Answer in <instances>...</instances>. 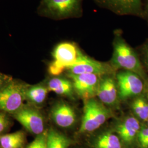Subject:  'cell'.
<instances>
[{"label": "cell", "instance_id": "1", "mask_svg": "<svg viewBox=\"0 0 148 148\" xmlns=\"http://www.w3.org/2000/svg\"><path fill=\"white\" fill-rule=\"evenodd\" d=\"M114 51L111 65L115 69H123L137 74L144 78L145 74L137 54L127 43L122 36L120 30L114 32Z\"/></svg>", "mask_w": 148, "mask_h": 148}, {"label": "cell", "instance_id": "2", "mask_svg": "<svg viewBox=\"0 0 148 148\" xmlns=\"http://www.w3.org/2000/svg\"><path fill=\"white\" fill-rule=\"evenodd\" d=\"M84 56L75 43H60L53 51L54 60L49 65L48 71L52 75H59L65 69L77 63Z\"/></svg>", "mask_w": 148, "mask_h": 148}, {"label": "cell", "instance_id": "3", "mask_svg": "<svg viewBox=\"0 0 148 148\" xmlns=\"http://www.w3.org/2000/svg\"><path fill=\"white\" fill-rule=\"evenodd\" d=\"M111 115V112L101 101L94 98L86 100L79 133L95 131L102 126Z\"/></svg>", "mask_w": 148, "mask_h": 148}, {"label": "cell", "instance_id": "4", "mask_svg": "<svg viewBox=\"0 0 148 148\" xmlns=\"http://www.w3.org/2000/svg\"><path fill=\"white\" fill-rule=\"evenodd\" d=\"M27 86L10 81L0 90V112L13 114L23 106Z\"/></svg>", "mask_w": 148, "mask_h": 148}, {"label": "cell", "instance_id": "5", "mask_svg": "<svg viewBox=\"0 0 148 148\" xmlns=\"http://www.w3.org/2000/svg\"><path fill=\"white\" fill-rule=\"evenodd\" d=\"M83 0H42L46 13L57 19L79 17L82 13Z\"/></svg>", "mask_w": 148, "mask_h": 148}, {"label": "cell", "instance_id": "6", "mask_svg": "<svg viewBox=\"0 0 148 148\" xmlns=\"http://www.w3.org/2000/svg\"><path fill=\"white\" fill-rule=\"evenodd\" d=\"M12 115L15 119L32 134L38 136L45 132L43 117L41 112L35 108L23 106Z\"/></svg>", "mask_w": 148, "mask_h": 148}, {"label": "cell", "instance_id": "7", "mask_svg": "<svg viewBox=\"0 0 148 148\" xmlns=\"http://www.w3.org/2000/svg\"><path fill=\"white\" fill-rule=\"evenodd\" d=\"M116 80L119 96L122 100L139 95L143 90L141 77L131 71L124 70L119 73Z\"/></svg>", "mask_w": 148, "mask_h": 148}, {"label": "cell", "instance_id": "8", "mask_svg": "<svg viewBox=\"0 0 148 148\" xmlns=\"http://www.w3.org/2000/svg\"><path fill=\"white\" fill-rule=\"evenodd\" d=\"M101 7L120 16L144 17L143 0H95Z\"/></svg>", "mask_w": 148, "mask_h": 148}, {"label": "cell", "instance_id": "9", "mask_svg": "<svg viewBox=\"0 0 148 148\" xmlns=\"http://www.w3.org/2000/svg\"><path fill=\"white\" fill-rule=\"evenodd\" d=\"M67 70L71 75L95 74L100 76L111 75L114 71L111 64L95 60L86 55Z\"/></svg>", "mask_w": 148, "mask_h": 148}, {"label": "cell", "instance_id": "10", "mask_svg": "<svg viewBox=\"0 0 148 148\" xmlns=\"http://www.w3.org/2000/svg\"><path fill=\"white\" fill-rule=\"evenodd\" d=\"M69 76L72 79L74 90L81 98L87 100L97 95L100 76L95 74H69Z\"/></svg>", "mask_w": 148, "mask_h": 148}, {"label": "cell", "instance_id": "11", "mask_svg": "<svg viewBox=\"0 0 148 148\" xmlns=\"http://www.w3.org/2000/svg\"><path fill=\"white\" fill-rule=\"evenodd\" d=\"M118 88L117 83L110 75L103 76L97 90V96L103 104L112 105L116 103L117 99Z\"/></svg>", "mask_w": 148, "mask_h": 148}, {"label": "cell", "instance_id": "12", "mask_svg": "<svg viewBox=\"0 0 148 148\" xmlns=\"http://www.w3.org/2000/svg\"><path fill=\"white\" fill-rule=\"evenodd\" d=\"M51 116L57 125L63 128L71 127L76 121L74 109L64 102H59L53 106Z\"/></svg>", "mask_w": 148, "mask_h": 148}, {"label": "cell", "instance_id": "13", "mask_svg": "<svg viewBox=\"0 0 148 148\" xmlns=\"http://www.w3.org/2000/svg\"><path fill=\"white\" fill-rule=\"evenodd\" d=\"M140 130L139 122L136 118L133 116L125 119L117 125L116 128L119 138L126 144L132 143L137 136Z\"/></svg>", "mask_w": 148, "mask_h": 148}, {"label": "cell", "instance_id": "14", "mask_svg": "<svg viewBox=\"0 0 148 148\" xmlns=\"http://www.w3.org/2000/svg\"><path fill=\"white\" fill-rule=\"evenodd\" d=\"M50 91L59 95L73 98L74 88L73 82L62 77H54L51 79L48 84Z\"/></svg>", "mask_w": 148, "mask_h": 148}, {"label": "cell", "instance_id": "15", "mask_svg": "<svg viewBox=\"0 0 148 148\" xmlns=\"http://www.w3.org/2000/svg\"><path fill=\"white\" fill-rule=\"evenodd\" d=\"M25 142V135L23 131L0 135L2 148H23Z\"/></svg>", "mask_w": 148, "mask_h": 148}, {"label": "cell", "instance_id": "16", "mask_svg": "<svg viewBox=\"0 0 148 148\" xmlns=\"http://www.w3.org/2000/svg\"><path fill=\"white\" fill-rule=\"evenodd\" d=\"M48 88L43 85H37L27 87L25 95L27 99L34 104H40L45 101Z\"/></svg>", "mask_w": 148, "mask_h": 148}, {"label": "cell", "instance_id": "17", "mask_svg": "<svg viewBox=\"0 0 148 148\" xmlns=\"http://www.w3.org/2000/svg\"><path fill=\"white\" fill-rule=\"evenodd\" d=\"M94 147L95 148H122V144L118 136L111 132H105L96 139Z\"/></svg>", "mask_w": 148, "mask_h": 148}, {"label": "cell", "instance_id": "18", "mask_svg": "<svg viewBox=\"0 0 148 148\" xmlns=\"http://www.w3.org/2000/svg\"><path fill=\"white\" fill-rule=\"evenodd\" d=\"M70 140L57 131L51 129L47 132V148H68Z\"/></svg>", "mask_w": 148, "mask_h": 148}, {"label": "cell", "instance_id": "19", "mask_svg": "<svg viewBox=\"0 0 148 148\" xmlns=\"http://www.w3.org/2000/svg\"><path fill=\"white\" fill-rule=\"evenodd\" d=\"M133 112L137 116L144 121L148 120V103L145 98L139 97L132 104Z\"/></svg>", "mask_w": 148, "mask_h": 148}, {"label": "cell", "instance_id": "20", "mask_svg": "<svg viewBox=\"0 0 148 148\" xmlns=\"http://www.w3.org/2000/svg\"><path fill=\"white\" fill-rule=\"evenodd\" d=\"M47 131L38 135L36 138L30 143L27 148H47Z\"/></svg>", "mask_w": 148, "mask_h": 148}, {"label": "cell", "instance_id": "21", "mask_svg": "<svg viewBox=\"0 0 148 148\" xmlns=\"http://www.w3.org/2000/svg\"><path fill=\"white\" fill-rule=\"evenodd\" d=\"M137 138L140 148H148V127L140 128Z\"/></svg>", "mask_w": 148, "mask_h": 148}, {"label": "cell", "instance_id": "22", "mask_svg": "<svg viewBox=\"0 0 148 148\" xmlns=\"http://www.w3.org/2000/svg\"><path fill=\"white\" fill-rule=\"evenodd\" d=\"M11 122L5 112H0V135L6 132L9 128Z\"/></svg>", "mask_w": 148, "mask_h": 148}, {"label": "cell", "instance_id": "23", "mask_svg": "<svg viewBox=\"0 0 148 148\" xmlns=\"http://www.w3.org/2000/svg\"><path fill=\"white\" fill-rule=\"evenodd\" d=\"M142 52L143 54V59L144 63L148 67V43H145L142 48Z\"/></svg>", "mask_w": 148, "mask_h": 148}, {"label": "cell", "instance_id": "24", "mask_svg": "<svg viewBox=\"0 0 148 148\" xmlns=\"http://www.w3.org/2000/svg\"><path fill=\"white\" fill-rule=\"evenodd\" d=\"M10 81H11L9 79L8 77L0 73V90Z\"/></svg>", "mask_w": 148, "mask_h": 148}, {"label": "cell", "instance_id": "25", "mask_svg": "<svg viewBox=\"0 0 148 148\" xmlns=\"http://www.w3.org/2000/svg\"><path fill=\"white\" fill-rule=\"evenodd\" d=\"M144 16H145L148 21V0H147L146 4L144 8Z\"/></svg>", "mask_w": 148, "mask_h": 148}, {"label": "cell", "instance_id": "26", "mask_svg": "<svg viewBox=\"0 0 148 148\" xmlns=\"http://www.w3.org/2000/svg\"></svg>", "mask_w": 148, "mask_h": 148}]
</instances>
